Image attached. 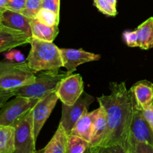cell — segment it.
<instances>
[{
  "label": "cell",
  "instance_id": "1",
  "mask_svg": "<svg viewBox=\"0 0 153 153\" xmlns=\"http://www.w3.org/2000/svg\"><path fill=\"white\" fill-rule=\"evenodd\" d=\"M110 88V95L97 98L105 111L108 120L107 131L98 146L121 144L126 150L134 111L133 96L124 82H111Z\"/></svg>",
  "mask_w": 153,
  "mask_h": 153
},
{
  "label": "cell",
  "instance_id": "2",
  "mask_svg": "<svg viewBox=\"0 0 153 153\" xmlns=\"http://www.w3.org/2000/svg\"><path fill=\"white\" fill-rule=\"evenodd\" d=\"M30 45L31 50L25 61L34 73L45 70H59L64 67L60 49L53 42L32 37Z\"/></svg>",
  "mask_w": 153,
  "mask_h": 153
},
{
  "label": "cell",
  "instance_id": "3",
  "mask_svg": "<svg viewBox=\"0 0 153 153\" xmlns=\"http://www.w3.org/2000/svg\"><path fill=\"white\" fill-rule=\"evenodd\" d=\"M36 76L26 61H0V89L10 91L34 83Z\"/></svg>",
  "mask_w": 153,
  "mask_h": 153
},
{
  "label": "cell",
  "instance_id": "4",
  "mask_svg": "<svg viewBox=\"0 0 153 153\" xmlns=\"http://www.w3.org/2000/svg\"><path fill=\"white\" fill-rule=\"evenodd\" d=\"M67 76V73H60L59 70L41 71L36 76L34 83L15 90V97L42 99L55 92L60 82Z\"/></svg>",
  "mask_w": 153,
  "mask_h": 153
},
{
  "label": "cell",
  "instance_id": "5",
  "mask_svg": "<svg viewBox=\"0 0 153 153\" xmlns=\"http://www.w3.org/2000/svg\"><path fill=\"white\" fill-rule=\"evenodd\" d=\"M33 108L15 121L12 125L15 128L14 153H36L37 152L33 127Z\"/></svg>",
  "mask_w": 153,
  "mask_h": 153
},
{
  "label": "cell",
  "instance_id": "6",
  "mask_svg": "<svg viewBox=\"0 0 153 153\" xmlns=\"http://www.w3.org/2000/svg\"><path fill=\"white\" fill-rule=\"evenodd\" d=\"M40 100L16 96L13 100L7 101L0 108V124L12 126L15 121L31 110Z\"/></svg>",
  "mask_w": 153,
  "mask_h": 153
},
{
  "label": "cell",
  "instance_id": "7",
  "mask_svg": "<svg viewBox=\"0 0 153 153\" xmlns=\"http://www.w3.org/2000/svg\"><path fill=\"white\" fill-rule=\"evenodd\" d=\"M94 101L95 98L93 96L84 91L79 100L72 105L62 103V115L60 124L64 127L67 134H70L77 121L88 112V108Z\"/></svg>",
  "mask_w": 153,
  "mask_h": 153
},
{
  "label": "cell",
  "instance_id": "8",
  "mask_svg": "<svg viewBox=\"0 0 153 153\" xmlns=\"http://www.w3.org/2000/svg\"><path fill=\"white\" fill-rule=\"evenodd\" d=\"M139 142H147L153 145V131L145 119L143 111L136 108L134 105L128 147L127 149H134V145Z\"/></svg>",
  "mask_w": 153,
  "mask_h": 153
},
{
  "label": "cell",
  "instance_id": "9",
  "mask_svg": "<svg viewBox=\"0 0 153 153\" xmlns=\"http://www.w3.org/2000/svg\"><path fill=\"white\" fill-rule=\"evenodd\" d=\"M63 104L72 105L84 93V82L79 74H70L64 78L55 91Z\"/></svg>",
  "mask_w": 153,
  "mask_h": 153
},
{
  "label": "cell",
  "instance_id": "10",
  "mask_svg": "<svg viewBox=\"0 0 153 153\" xmlns=\"http://www.w3.org/2000/svg\"><path fill=\"white\" fill-rule=\"evenodd\" d=\"M58 100V97L55 91L42 98L33 108V127L36 140Z\"/></svg>",
  "mask_w": 153,
  "mask_h": 153
},
{
  "label": "cell",
  "instance_id": "11",
  "mask_svg": "<svg viewBox=\"0 0 153 153\" xmlns=\"http://www.w3.org/2000/svg\"><path fill=\"white\" fill-rule=\"evenodd\" d=\"M64 67L67 69L68 75L72 74L81 64L98 61L100 55L87 52L82 49H60Z\"/></svg>",
  "mask_w": 153,
  "mask_h": 153
},
{
  "label": "cell",
  "instance_id": "12",
  "mask_svg": "<svg viewBox=\"0 0 153 153\" xmlns=\"http://www.w3.org/2000/svg\"><path fill=\"white\" fill-rule=\"evenodd\" d=\"M31 38L22 31L8 28L1 24L0 25V53L30 43Z\"/></svg>",
  "mask_w": 153,
  "mask_h": 153
},
{
  "label": "cell",
  "instance_id": "13",
  "mask_svg": "<svg viewBox=\"0 0 153 153\" xmlns=\"http://www.w3.org/2000/svg\"><path fill=\"white\" fill-rule=\"evenodd\" d=\"M134 105L140 110H146L153 106V84L146 80L140 81L130 89Z\"/></svg>",
  "mask_w": 153,
  "mask_h": 153
},
{
  "label": "cell",
  "instance_id": "14",
  "mask_svg": "<svg viewBox=\"0 0 153 153\" xmlns=\"http://www.w3.org/2000/svg\"><path fill=\"white\" fill-rule=\"evenodd\" d=\"M30 19V18L24 16L19 12L13 11L7 9L1 11V22L3 25L22 31L28 37H32Z\"/></svg>",
  "mask_w": 153,
  "mask_h": 153
},
{
  "label": "cell",
  "instance_id": "15",
  "mask_svg": "<svg viewBox=\"0 0 153 153\" xmlns=\"http://www.w3.org/2000/svg\"><path fill=\"white\" fill-rule=\"evenodd\" d=\"M107 114L102 106L96 110V114L93 122L92 135L90 142V146H98L104 138L107 131Z\"/></svg>",
  "mask_w": 153,
  "mask_h": 153
},
{
  "label": "cell",
  "instance_id": "16",
  "mask_svg": "<svg viewBox=\"0 0 153 153\" xmlns=\"http://www.w3.org/2000/svg\"><path fill=\"white\" fill-rule=\"evenodd\" d=\"M32 37L47 42H53L59 32L58 25L49 26L45 25L37 19H30Z\"/></svg>",
  "mask_w": 153,
  "mask_h": 153
},
{
  "label": "cell",
  "instance_id": "17",
  "mask_svg": "<svg viewBox=\"0 0 153 153\" xmlns=\"http://www.w3.org/2000/svg\"><path fill=\"white\" fill-rule=\"evenodd\" d=\"M68 134L59 123L58 129L48 144L42 150L36 153H66Z\"/></svg>",
  "mask_w": 153,
  "mask_h": 153
},
{
  "label": "cell",
  "instance_id": "18",
  "mask_svg": "<svg viewBox=\"0 0 153 153\" xmlns=\"http://www.w3.org/2000/svg\"><path fill=\"white\" fill-rule=\"evenodd\" d=\"M96 114V110L85 113L74 126L70 134L79 136L90 143L92 135L93 122ZM69 135V134H68Z\"/></svg>",
  "mask_w": 153,
  "mask_h": 153
},
{
  "label": "cell",
  "instance_id": "19",
  "mask_svg": "<svg viewBox=\"0 0 153 153\" xmlns=\"http://www.w3.org/2000/svg\"><path fill=\"white\" fill-rule=\"evenodd\" d=\"M138 47L142 49L153 48V17L149 18L135 29Z\"/></svg>",
  "mask_w": 153,
  "mask_h": 153
},
{
  "label": "cell",
  "instance_id": "20",
  "mask_svg": "<svg viewBox=\"0 0 153 153\" xmlns=\"http://www.w3.org/2000/svg\"><path fill=\"white\" fill-rule=\"evenodd\" d=\"M15 128L0 124V153H14Z\"/></svg>",
  "mask_w": 153,
  "mask_h": 153
},
{
  "label": "cell",
  "instance_id": "21",
  "mask_svg": "<svg viewBox=\"0 0 153 153\" xmlns=\"http://www.w3.org/2000/svg\"><path fill=\"white\" fill-rule=\"evenodd\" d=\"M90 146V143L85 139L73 134L67 137L66 153H85Z\"/></svg>",
  "mask_w": 153,
  "mask_h": 153
},
{
  "label": "cell",
  "instance_id": "22",
  "mask_svg": "<svg viewBox=\"0 0 153 153\" xmlns=\"http://www.w3.org/2000/svg\"><path fill=\"white\" fill-rule=\"evenodd\" d=\"M36 19H37L40 22L45 25H49V26H55V25H59L60 16L54 13L52 10L41 8L39 10L38 13L36 16Z\"/></svg>",
  "mask_w": 153,
  "mask_h": 153
},
{
  "label": "cell",
  "instance_id": "23",
  "mask_svg": "<svg viewBox=\"0 0 153 153\" xmlns=\"http://www.w3.org/2000/svg\"><path fill=\"white\" fill-rule=\"evenodd\" d=\"M42 0H26L25 7L20 12L30 19H35L41 7Z\"/></svg>",
  "mask_w": 153,
  "mask_h": 153
},
{
  "label": "cell",
  "instance_id": "24",
  "mask_svg": "<svg viewBox=\"0 0 153 153\" xmlns=\"http://www.w3.org/2000/svg\"><path fill=\"white\" fill-rule=\"evenodd\" d=\"M94 4L103 14L110 16H115L117 14V7L111 4L106 0H94Z\"/></svg>",
  "mask_w": 153,
  "mask_h": 153
},
{
  "label": "cell",
  "instance_id": "25",
  "mask_svg": "<svg viewBox=\"0 0 153 153\" xmlns=\"http://www.w3.org/2000/svg\"><path fill=\"white\" fill-rule=\"evenodd\" d=\"M91 153H126L125 147L121 144L111 146H91Z\"/></svg>",
  "mask_w": 153,
  "mask_h": 153
},
{
  "label": "cell",
  "instance_id": "26",
  "mask_svg": "<svg viewBox=\"0 0 153 153\" xmlns=\"http://www.w3.org/2000/svg\"><path fill=\"white\" fill-rule=\"evenodd\" d=\"M123 37L124 41L129 47H138L137 44V34L135 30L134 31H126L123 34Z\"/></svg>",
  "mask_w": 153,
  "mask_h": 153
},
{
  "label": "cell",
  "instance_id": "27",
  "mask_svg": "<svg viewBox=\"0 0 153 153\" xmlns=\"http://www.w3.org/2000/svg\"><path fill=\"white\" fill-rule=\"evenodd\" d=\"M41 7L52 10L60 16V0H42Z\"/></svg>",
  "mask_w": 153,
  "mask_h": 153
},
{
  "label": "cell",
  "instance_id": "28",
  "mask_svg": "<svg viewBox=\"0 0 153 153\" xmlns=\"http://www.w3.org/2000/svg\"><path fill=\"white\" fill-rule=\"evenodd\" d=\"M25 2L26 0H8L5 9L20 13L25 7Z\"/></svg>",
  "mask_w": 153,
  "mask_h": 153
},
{
  "label": "cell",
  "instance_id": "29",
  "mask_svg": "<svg viewBox=\"0 0 153 153\" xmlns=\"http://www.w3.org/2000/svg\"><path fill=\"white\" fill-rule=\"evenodd\" d=\"M134 153H153V145L147 142H139L134 145Z\"/></svg>",
  "mask_w": 153,
  "mask_h": 153
},
{
  "label": "cell",
  "instance_id": "30",
  "mask_svg": "<svg viewBox=\"0 0 153 153\" xmlns=\"http://www.w3.org/2000/svg\"><path fill=\"white\" fill-rule=\"evenodd\" d=\"M15 96V90H10V91H6V90L0 89V108L1 106L4 104L7 101H8L9 99Z\"/></svg>",
  "mask_w": 153,
  "mask_h": 153
},
{
  "label": "cell",
  "instance_id": "31",
  "mask_svg": "<svg viewBox=\"0 0 153 153\" xmlns=\"http://www.w3.org/2000/svg\"><path fill=\"white\" fill-rule=\"evenodd\" d=\"M143 114L145 119L146 120V121H147L153 131V106L146 109V110H143Z\"/></svg>",
  "mask_w": 153,
  "mask_h": 153
},
{
  "label": "cell",
  "instance_id": "32",
  "mask_svg": "<svg viewBox=\"0 0 153 153\" xmlns=\"http://www.w3.org/2000/svg\"><path fill=\"white\" fill-rule=\"evenodd\" d=\"M10 59H14L16 62H23L25 61V57L19 51H14L10 53Z\"/></svg>",
  "mask_w": 153,
  "mask_h": 153
},
{
  "label": "cell",
  "instance_id": "33",
  "mask_svg": "<svg viewBox=\"0 0 153 153\" xmlns=\"http://www.w3.org/2000/svg\"><path fill=\"white\" fill-rule=\"evenodd\" d=\"M7 1H8V0H0V10L1 11L5 10Z\"/></svg>",
  "mask_w": 153,
  "mask_h": 153
},
{
  "label": "cell",
  "instance_id": "34",
  "mask_svg": "<svg viewBox=\"0 0 153 153\" xmlns=\"http://www.w3.org/2000/svg\"><path fill=\"white\" fill-rule=\"evenodd\" d=\"M106 1H108L111 4H112L114 7H117V0H106Z\"/></svg>",
  "mask_w": 153,
  "mask_h": 153
},
{
  "label": "cell",
  "instance_id": "35",
  "mask_svg": "<svg viewBox=\"0 0 153 153\" xmlns=\"http://www.w3.org/2000/svg\"><path fill=\"white\" fill-rule=\"evenodd\" d=\"M126 153H134V149H126Z\"/></svg>",
  "mask_w": 153,
  "mask_h": 153
},
{
  "label": "cell",
  "instance_id": "36",
  "mask_svg": "<svg viewBox=\"0 0 153 153\" xmlns=\"http://www.w3.org/2000/svg\"><path fill=\"white\" fill-rule=\"evenodd\" d=\"M85 153H91V146H89V147L88 148V149H86V151H85Z\"/></svg>",
  "mask_w": 153,
  "mask_h": 153
},
{
  "label": "cell",
  "instance_id": "37",
  "mask_svg": "<svg viewBox=\"0 0 153 153\" xmlns=\"http://www.w3.org/2000/svg\"><path fill=\"white\" fill-rule=\"evenodd\" d=\"M1 11L0 10V25H1Z\"/></svg>",
  "mask_w": 153,
  "mask_h": 153
}]
</instances>
